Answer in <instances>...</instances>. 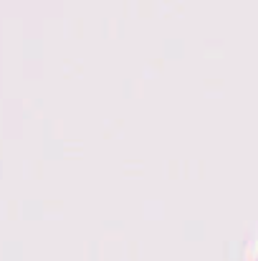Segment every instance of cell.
I'll use <instances>...</instances> for the list:
<instances>
[]
</instances>
